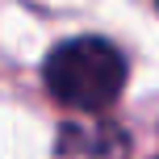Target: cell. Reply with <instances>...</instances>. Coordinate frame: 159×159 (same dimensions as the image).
Segmentation results:
<instances>
[{"label":"cell","mask_w":159,"mask_h":159,"mask_svg":"<svg viewBox=\"0 0 159 159\" xmlns=\"http://www.w3.org/2000/svg\"><path fill=\"white\" fill-rule=\"evenodd\" d=\"M42 75L55 101L71 109H105L126 88V59L105 38H71L50 50Z\"/></svg>","instance_id":"6da1fadb"}]
</instances>
